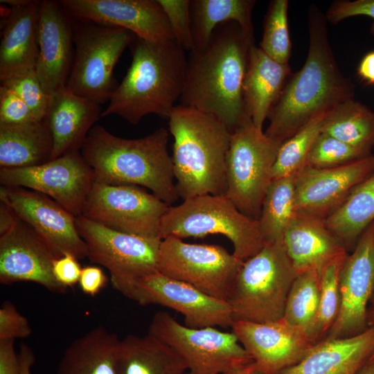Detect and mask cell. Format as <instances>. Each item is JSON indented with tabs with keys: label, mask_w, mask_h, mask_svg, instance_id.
<instances>
[{
	"label": "cell",
	"mask_w": 374,
	"mask_h": 374,
	"mask_svg": "<svg viewBox=\"0 0 374 374\" xmlns=\"http://www.w3.org/2000/svg\"><path fill=\"white\" fill-rule=\"evenodd\" d=\"M78 231L85 242L87 258L106 268L117 291L157 270L161 240L117 231L83 215L75 217Z\"/></svg>",
	"instance_id": "4fadbf2b"
},
{
	"label": "cell",
	"mask_w": 374,
	"mask_h": 374,
	"mask_svg": "<svg viewBox=\"0 0 374 374\" xmlns=\"http://www.w3.org/2000/svg\"><path fill=\"white\" fill-rule=\"evenodd\" d=\"M164 10L175 41L191 51L194 43L191 32L190 0H158Z\"/></svg>",
	"instance_id": "60d3db41"
},
{
	"label": "cell",
	"mask_w": 374,
	"mask_h": 374,
	"mask_svg": "<svg viewBox=\"0 0 374 374\" xmlns=\"http://www.w3.org/2000/svg\"><path fill=\"white\" fill-rule=\"evenodd\" d=\"M140 305L157 304L181 313L185 326L192 328H231L234 321L226 301L211 296L195 287L168 277L157 269L118 290Z\"/></svg>",
	"instance_id": "5bb4252c"
},
{
	"label": "cell",
	"mask_w": 374,
	"mask_h": 374,
	"mask_svg": "<svg viewBox=\"0 0 374 374\" xmlns=\"http://www.w3.org/2000/svg\"><path fill=\"white\" fill-rule=\"evenodd\" d=\"M374 172V154L326 168L305 166L296 175L297 212L326 217Z\"/></svg>",
	"instance_id": "44dd1931"
},
{
	"label": "cell",
	"mask_w": 374,
	"mask_h": 374,
	"mask_svg": "<svg viewBox=\"0 0 374 374\" xmlns=\"http://www.w3.org/2000/svg\"><path fill=\"white\" fill-rule=\"evenodd\" d=\"M101 114L100 105L71 92L66 87L51 95L44 120L53 137V159L80 151Z\"/></svg>",
	"instance_id": "cb8c5ba5"
},
{
	"label": "cell",
	"mask_w": 374,
	"mask_h": 374,
	"mask_svg": "<svg viewBox=\"0 0 374 374\" xmlns=\"http://www.w3.org/2000/svg\"><path fill=\"white\" fill-rule=\"evenodd\" d=\"M120 339L99 326L74 340L64 350L56 374H117Z\"/></svg>",
	"instance_id": "f546056e"
},
{
	"label": "cell",
	"mask_w": 374,
	"mask_h": 374,
	"mask_svg": "<svg viewBox=\"0 0 374 374\" xmlns=\"http://www.w3.org/2000/svg\"><path fill=\"white\" fill-rule=\"evenodd\" d=\"M252 44L238 23L218 25L205 46L189 52L180 105L216 117L231 133L251 120L243 82Z\"/></svg>",
	"instance_id": "6da1fadb"
},
{
	"label": "cell",
	"mask_w": 374,
	"mask_h": 374,
	"mask_svg": "<svg viewBox=\"0 0 374 374\" xmlns=\"http://www.w3.org/2000/svg\"><path fill=\"white\" fill-rule=\"evenodd\" d=\"M94 181V172L80 151L36 166L0 170L1 186L21 187L44 194L74 217L82 215Z\"/></svg>",
	"instance_id": "9a60e30c"
},
{
	"label": "cell",
	"mask_w": 374,
	"mask_h": 374,
	"mask_svg": "<svg viewBox=\"0 0 374 374\" xmlns=\"http://www.w3.org/2000/svg\"><path fill=\"white\" fill-rule=\"evenodd\" d=\"M75 20L125 28L152 43L175 40L158 0H61Z\"/></svg>",
	"instance_id": "ac0fdd59"
},
{
	"label": "cell",
	"mask_w": 374,
	"mask_h": 374,
	"mask_svg": "<svg viewBox=\"0 0 374 374\" xmlns=\"http://www.w3.org/2000/svg\"><path fill=\"white\" fill-rule=\"evenodd\" d=\"M283 242L297 274L322 268L346 252L343 244L328 229L325 217L298 212L286 229Z\"/></svg>",
	"instance_id": "484cf974"
},
{
	"label": "cell",
	"mask_w": 374,
	"mask_h": 374,
	"mask_svg": "<svg viewBox=\"0 0 374 374\" xmlns=\"http://www.w3.org/2000/svg\"><path fill=\"white\" fill-rule=\"evenodd\" d=\"M328 113L313 118L281 144L273 167L272 179L295 175L307 166L308 155L321 132Z\"/></svg>",
	"instance_id": "8d00e7d4"
},
{
	"label": "cell",
	"mask_w": 374,
	"mask_h": 374,
	"mask_svg": "<svg viewBox=\"0 0 374 374\" xmlns=\"http://www.w3.org/2000/svg\"><path fill=\"white\" fill-rule=\"evenodd\" d=\"M220 234L233 245V254L244 261L266 244L259 222L242 213L224 195H202L170 206L163 217L159 238H204Z\"/></svg>",
	"instance_id": "52a82bcc"
},
{
	"label": "cell",
	"mask_w": 374,
	"mask_h": 374,
	"mask_svg": "<svg viewBox=\"0 0 374 374\" xmlns=\"http://www.w3.org/2000/svg\"><path fill=\"white\" fill-rule=\"evenodd\" d=\"M346 251L330 260L321 271V293L317 312L306 330L317 344L324 339L335 322L340 308L339 274Z\"/></svg>",
	"instance_id": "e575fe53"
},
{
	"label": "cell",
	"mask_w": 374,
	"mask_h": 374,
	"mask_svg": "<svg viewBox=\"0 0 374 374\" xmlns=\"http://www.w3.org/2000/svg\"><path fill=\"white\" fill-rule=\"evenodd\" d=\"M73 21L60 1H40L35 72L51 96L65 87L74 51Z\"/></svg>",
	"instance_id": "7402d4cb"
},
{
	"label": "cell",
	"mask_w": 374,
	"mask_h": 374,
	"mask_svg": "<svg viewBox=\"0 0 374 374\" xmlns=\"http://www.w3.org/2000/svg\"><path fill=\"white\" fill-rule=\"evenodd\" d=\"M292 75L289 64H281L252 44L243 82L246 112L253 123L262 129L265 121Z\"/></svg>",
	"instance_id": "4316f807"
},
{
	"label": "cell",
	"mask_w": 374,
	"mask_h": 374,
	"mask_svg": "<svg viewBox=\"0 0 374 374\" xmlns=\"http://www.w3.org/2000/svg\"><path fill=\"white\" fill-rule=\"evenodd\" d=\"M52 269L56 280L66 288L79 283L82 267L78 259L71 253L54 259Z\"/></svg>",
	"instance_id": "f6af8a7d"
},
{
	"label": "cell",
	"mask_w": 374,
	"mask_h": 374,
	"mask_svg": "<svg viewBox=\"0 0 374 374\" xmlns=\"http://www.w3.org/2000/svg\"><path fill=\"white\" fill-rule=\"evenodd\" d=\"M321 132L371 152L374 147V112L354 98L349 99L326 114Z\"/></svg>",
	"instance_id": "d6a6232c"
},
{
	"label": "cell",
	"mask_w": 374,
	"mask_h": 374,
	"mask_svg": "<svg viewBox=\"0 0 374 374\" xmlns=\"http://www.w3.org/2000/svg\"><path fill=\"white\" fill-rule=\"evenodd\" d=\"M280 145L251 120L231 133L226 160V196L238 210L252 219L258 220L260 217Z\"/></svg>",
	"instance_id": "9c48e42d"
},
{
	"label": "cell",
	"mask_w": 374,
	"mask_h": 374,
	"mask_svg": "<svg viewBox=\"0 0 374 374\" xmlns=\"http://www.w3.org/2000/svg\"><path fill=\"white\" fill-rule=\"evenodd\" d=\"M18 355L20 362L21 374H31V368L35 360L33 350L28 345L21 344Z\"/></svg>",
	"instance_id": "f907efd6"
},
{
	"label": "cell",
	"mask_w": 374,
	"mask_h": 374,
	"mask_svg": "<svg viewBox=\"0 0 374 374\" xmlns=\"http://www.w3.org/2000/svg\"><path fill=\"white\" fill-rule=\"evenodd\" d=\"M374 350V326L355 335L324 339L295 365L277 374H358Z\"/></svg>",
	"instance_id": "d4e9b609"
},
{
	"label": "cell",
	"mask_w": 374,
	"mask_h": 374,
	"mask_svg": "<svg viewBox=\"0 0 374 374\" xmlns=\"http://www.w3.org/2000/svg\"><path fill=\"white\" fill-rule=\"evenodd\" d=\"M19 217L15 211L7 204L0 203V235L7 232L18 220Z\"/></svg>",
	"instance_id": "681fc988"
},
{
	"label": "cell",
	"mask_w": 374,
	"mask_h": 374,
	"mask_svg": "<svg viewBox=\"0 0 374 374\" xmlns=\"http://www.w3.org/2000/svg\"><path fill=\"white\" fill-rule=\"evenodd\" d=\"M0 374H21L19 355L15 341H0Z\"/></svg>",
	"instance_id": "7dc6e473"
},
{
	"label": "cell",
	"mask_w": 374,
	"mask_h": 374,
	"mask_svg": "<svg viewBox=\"0 0 374 374\" xmlns=\"http://www.w3.org/2000/svg\"><path fill=\"white\" fill-rule=\"evenodd\" d=\"M231 331L257 366L277 374L299 362L314 345L305 332L283 319L265 323L234 321Z\"/></svg>",
	"instance_id": "ffe728a7"
},
{
	"label": "cell",
	"mask_w": 374,
	"mask_h": 374,
	"mask_svg": "<svg viewBox=\"0 0 374 374\" xmlns=\"http://www.w3.org/2000/svg\"><path fill=\"white\" fill-rule=\"evenodd\" d=\"M320 293L321 271L298 274L289 292L283 319L306 333L317 312Z\"/></svg>",
	"instance_id": "d590c367"
},
{
	"label": "cell",
	"mask_w": 374,
	"mask_h": 374,
	"mask_svg": "<svg viewBox=\"0 0 374 374\" xmlns=\"http://www.w3.org/2000/svg\"><path fill=\"white\" fill-rule=\"evenodd\" d=\"M358 374H374V363H367Z\"/></svg>",
	"instance_id": "db71d44e"
},
{
	"label": "cell",
	"mask_w": 374,
	"mask_h": 374,
	"mask_svg": "<svg viewBox=\"0 0 374 374\" xmlns=\"http://www.w3.org/2000/svg\"><path fill=\"white\" fill-rule=\"evenodd\" d=\"M0 200L43 239L55 258L71 253L87 257L85 242L75 226V217L51 197L21 187L1 186Z\"/></svg>",
	"instance_id": "2e32d148"
},
{
	"label": "cell",
	"mask_w": 374,
	"mask_h": 374,
	"mask_svg": "<svg viewBox=\"0 0 374 374\" xmlns=\"http://www.w3.org/2000/svg\"><path fill=\"white\" fill-rule=\"evenodd\" d=\"M108 278L104 271L97 266L82 268L79 285L85 294L94 296L106 287Z\"/></svg>",
	"instance_id": "bcb514c9"
},
{
	"label": "cell",
	"mask_w": 374,
	"mask_h": 374,
	"mask_svg": "<svg viewBox=\"0 0 374 374\" xmlns=\"http://www.w3.org/2000/svg\"><path fill=\"white\" fill-rule=\"evenodd\" d=\"M168 120L179 197L226 196V160L231 138L226 125L211 114L181 105L174 107Z\"/></svg>",
	"instance_id": "5b68a950"
},
{
	"label": "cell",
	"mask_w": 374,
	"mask_h": 374,
	"mask_svg": "<svg viewBox=\"0 0 374 374\" xmlns=\"http://www.w3.org/2000/svg\"><path fill=\"white\" fill-rule=\"evenodd\" d=\"M170 207L143 187L95 181L81 215L117 231L160 239L161 222Z\"/></svg>",
	"instance_id": "7c38bea8"
},
{
	"label": "cell",
	"mask_w": 374,
	"mask_h": 374,
	"mask_svg": "<svg viewBox=\"0 0 374 374\" xmlns=\"http://www.w3.org/2000/svg\"><path fill=\"white\" fill-rule=\"evenodd\" d=\"M321 132L308 155L307 165L318 168L343 165L371 154Z\"/></svg>",
	"instance_id": "f35d334b"
},
{
	"label": "cell",
	"mask_w": 374,
	"mask_h": 374,
	"mask_svg": "<svg viewBox=\"0 0 374 374\" xmlns=\"http://www.w3.org/2000/svg\"><path fill=\"white\" fill-rule=\"evenodd\" d=\"M371 309H374V293L370 301Z\"/></svg>",
	"instance_id": "11a10c76"
},
{
	"label": "cell",
	"mask_w": 374,
	"mask_h": 374,
	"mask_svg": "<svg viewBox=\"0 0 374 374\" xmlns=\"http://www.w3.org/2000/svg\"><path fill=\"white\" fill-rule=\"evenodd\" d=\"M367 325L368 327L374 326V309L368 308L367 313ZM368 363H374V350L371 355Z\"/></svg>",
	"instance_id": "f5cc1de1"
},
{
	"label": "cell",
	"mask_w": 374,
	"mask_h": 374,
	"mask_svg": "<svg viewBox=\"0 0 374 374\" xmlns=\"http://www.w3.org/2000/svg\"><path fill=\"white\" fill-rule=\"evenodd\" d=\"M169 133L160 127L144 137L127 139L96 124L80 152L93 169L96 181L147 188L171 206L179 196L168 151Z\"/></svg>",
	"instance_id": "3957f363"
},
{
	"label": "cell",
	"mask_w": 374,
	"mask_h": 374,
	"mask_svg": "<svg viewBox=\"0 0 374 374\" xmlns=\"http://www.w3.org/2000/svg\"><path fill=\"white\" fill-rule=\"evenodd\" d=\"M358 77L367 85H374V51L367 53L357 66Z\"/></svg>",
	"instance_id": "c3c4849f"
},
{
	"label": "cell",
	"mask_w": 374,
	"mask_h": 374,
	"mask_svg": "<svg viewBox=\"0 0 374 374\" xmlns=\"http://www.w3.org/2000/svg\"><path fill=\"white\" fill-rule=\"evenodd\" d=\"M38 121L35 115L20 98L8 87H0V124L15 125Z\"/></svg>",
	"instance_id": "b9f144b4"
},
{
	"label": "cell",
	"mask_w": 374,
	"mask_h": 374,
	"mask_svg": "<svg viewBox=\"0 0 374 374\" xmlns=\"http://www.w3.org/2000/svg\"><path fill=\"white\" fill-rule=\"evenodd\" d=\"M325 220L328 229L342 244H356L374 221V172L357 185Z\"/></svg>",
	"instance_id": "1f68e13d"
},
{
	"label": "cell",
	"mask_w": 374,
	"mask_h": 374,
	"mask_svg": "<svg viewBox=\"0 0 374 374\" xmlns=\"http://www.w3.org/2000/svg\"><path fill=\"white\" fill-rule=\"evenodd\" d=\"M298 276L283 240L267 242L244 260L227 300L234 321L265 323L283 319Z\"/></svg>",
	"instance_id": "8992f818"
},
{
	"label": "cell",
	"mask_w": 374,
	"mask_h": 374,
	"mask_svg": "<svg viewBox=\"0 0 374 374\" xmlns=\"http://www.w3.org/2000/svg\"><path fill=\"white\" fill-rule=\"evenodd\" d=\"M73 21L75 50L66 87L80 96L105 103L118 86L114 69L135 35L122 28Z\"/></svg>",
	"instance_id": "ba28073f"
},
{
	"label": "cell",
	"mask_w": 374,
	"mask_h": 374,
	"mask_svg": "<svg viewBox=\"0 0 374 374\" xmlns=\"http://www.w3.org/2000/svg\"><path fill=\"white\" fill-rule=\"evenodd\" d=\"M339 314L327 339L351 337L368 328V305L374 293V221L344 260L339 274Z\"/></svg>",
	"instance_id": "e0dca14e"
},
{
	"label": "cell",
	"mask_w": 374,
	"mask_h": 374,
	"mask_svg": "<svg viewBox=\"0 0 374 374\" xmlns=\"http://www.w3.org/2000/svg\"><path fill=\"white\" fill-rule=\"evenodd\" d=\"M132 60L101 117L118 116L136 125L148 114L168 118L186 80V51L175 41L152 43L134 36Z\"/></svg>",
	"instance_id": "277c9868"
},
{
	"label": "cell",
	"mask_w": 374,
	"mask_h": 374,
	"mask_svg": "<svg viewBox=\"0 0 374 374\" xmlns=\"http://www.w3.org/2000/svg\"><path fill=\"white\" fill-rule=\"evenodd\" d=\"M240 370H241V369H240ZM240 370H239V371H235V372L229 373H224V374H238V373L240 372ZM184 374H191V373H190L188 371H187V372L185 373Z\"/></svg>",
	"instance_id": "9f6ffc18"
},
{
	"label": "cell",
	"mask_w": 374,
	"mask_h": 374,
	"mask_svg": "<svg viewBox=\"0 0 374 374\" xmlns=\"http://www.w3.org/2000/svg\"><path fill=\"white\" fill-rule=\"evenodd\" d=\"M117 374H184L183 359L155 337L129 335L120 339L116 358Z\"/></svg>",
	"instance_id": "f1b7e54d"
},
{
	"label": "cell",
	"mask_w": 374,
	"mask_h": 374,
	"mask_svg": "<svg viewBox=\"0 0 374 374\" xmlns=\"http://www.w3.org/2000/svg\"><path fill=\"white\" fill-rule=\"evenodd\" d=\"M296 175L272 179L266 191L258 219L266 243L283 240L284 233L297 214Z\"/></svg>",
	"instance_id": "836d02e7"
},
{
	"label": "cell",
	"mask_w": 374,
	"mask_h": 374,
	"mask_svg": "<svg viewBox=\"0 0 374 374\" xmlns=\"http://www.w3.org/2000/svg\"><path fill=\"white\" fill-rule=\"evenodd\" d=\"M243 262L222 246L189 244L170 236L161 241L157 268L168 277L227 301Z\"/></svg>",
	"instance_id": "8fae6325"
},
{
	"label": "cell",
	"mask_w": 374,
	"mask_h": 374,
	"mask_svg": "<svg viewBox=\"0 0 374 374\" xmlns=\"http://www.w3.org/2000/svg\"><path fill=\"white\" fill-rule=\"evenodd\" d=\"M27 105L38 121L47 114L50 96L44 90L35 69L21 71L1 81Z\"/></svg>",
	"instance_id": "ab89813d"
},
{
	"label": "cell",
	"mask_w": 374,
	"mask_h": 374,
	"mask_svg": "<svg viewBox=\"0 0 374 374\" xmlns=\"http://www.w3.org/2000/svg\"><path fill=\"white\" fill-rule=\"evenodd\" d=\"M238 374H267L260 369L254 362L242 368Z\"/></svg>",
	"instance_id": "816d5d0a"
},
{
	"label": "cell",
	"mask_w": 374,
	"mask_h": 374,
	"mask_svg": "<svg viewBox=\"0 0 374 374\" xmlns=\"http://www.w3.org/2000/svg\"><path fill=\"white\" fill-rule=\"evenodd\" d=\"M10 6L1 25L0 80L35 69L40 1L1 0Z\"/></svg>",
	"instance_id": "603a6c76"
},
{
	"label": "cell",
	"mask_w": 374,
	"mask_h": 374,
	"mask_svg": "<svg viewBox=\"0 0 374 374\" xmlns=\"http://www.w3.org/2000/svg\"><path fill=\"white\" fill-rule=\"evenodd\" d=\"M148 334L170 346L191 374L233 373L253 362L232 331L189 328L167 312L154 314Z\"/></svg>",
	"instance_id": "30bf717a"
},
{
	"label": "cell",
	"mask_w": 374,
	"mask_h": 374,
	"mask_svg": "<svg viewBox=\"0 0 374 374\" xmlns=\"http://www.w3.org/2000/svg\"><path fill=\"white\" fill-rule=\"evenodd\" d=\"M287 0H273L266 12L260 48L273 60L289 64L292 44L288 28Z\"/></svg>",
	"instance_id": "74e56055"
},
{
	"label": "cell",
	"mask_w": 374,
	"mask_h": 374,
	"mask_svg": "<svg viewBox=\"0 0 374 374\" xmlns=\"http://www.w3.org/2000/svg\"><path fill=\"white\" fill-rule=\"evenodd\" d=\"M328 22L337 24L352 17L368 16L373 19L370 33L374 36V0H336L324 14Z\"/></svg>",
	"instance_id": "ee69618b"
},
{
	"label": "cell",
	"mask_w": 374,
	"mask_h": 374,
	"mask_svg": "<svg viewBox=\"0 0 374 374\" xmlns=\"http://www.w3.org/2000/svg\"><path fill=\"white\" fill-rule=\"evenodd\" d=\"M253 0L190 1L191 32L194 48L205 46L220 24L235 21L254 41L252 13ZM193 48V49H194Z\"/></svg>",
	"instance_id": "4dcf8cb0"
},
{
	"label": "cell",
	"mask_w": 374,
	"mask_h": 374,
	"mask_svg": "<svg viewBox=\"0 0 374 374\" xmlns=\"http://www.w3.org/2000/svg\"><path fill=\"white\" fill-rule=\"evenodd\" d=\"M53 141L44 119L15 125L0 124V167L36 166L53 159Z\"/></svg>",
	"instance_id": "83f0119b"
},
{
	"label": "cell",
	"mask_w": 374,
	"mask_h": 374,
	"mask_svg": "<svg viewBox=\"0 0 374 374\" xmlns=\"http://www.w3.org/2000/svg\"><path fill=\"white\" fill-rule=\"evenodd\" d=\"M309 46L302 68L288 78L268 118L265 134L282 144L315 116L354 98L355 85L341 72L324 14L308 8Z\"/></svg>",
	"instance_id": "7a4b0ae2"
},
{
	"label": "cell",
	"mask_w": 374,
	"mask_h": 374,
	"mask_svg": "<svg viewBox=\"0 0 374 374\" xmlns=\"http://www.w3.org/2000/svg\"><path fill=\"white\" fill-rule=\"evenodd\" d=\"M54 259L43 239L19 217L7 232L0 235V283L3 285L32 282L53 293L64 294L68 288L54 277Z\"/></svg>",
	"instance_id": "d6986e66"
},
{
	"label": "cell",
	"mask_w": 374,
	"mask_h": 374,
	"mask_svg": "<svg viewBox=\"0 0 374 374\" xmlns=\"http://www.w3.org/2000/svg\"><path fill=\"white\" fill-rule=\"evenodd\" d=\"M32 333L26 317L21 314L10 301L0 308V341L27 338Z\"/></svg>",
	"instance_id": "7bdbcfd3"
}]
</instances>
